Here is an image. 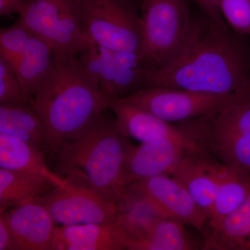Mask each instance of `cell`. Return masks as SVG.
<instances>
[{
  "label": "cell",
  "instance_id": "1",
  "mask_svg": "<svg viewBox=\"0 0 250 250\" xmlns=\"http://www.w3.org/2000/svg\"><path fill=\"white\" fill-rule=\"evenodd\" d=\"M250 85L249 62L243 47L227 27L207 16L192 19L183 45L166 65L150 70L146 88L226 95Z\"/></svg>",
  "mask_w": 250,
  "mask_h": 250
},
{
  "label": "cell",
  "instance_id": "2",
  "mask_svg": "<svg viewBox=\"0 0 250 250\" xmlns=\"http://www.w3.org/2000/svg\"><path fill=\"white\" fill-rule=\"evenodd\" d=\"M110 103L78 56L54 50L50 68L32 101L43 125L45 152L54 156L67 140L109 109Z\"/></svg>",
  "mask_w": 250,
  "mask_h": 250
},
{
  "label": "cell",
  "instance_id": "3",
  "mask_svg": "<svg viewBox=\"0 0 250 250\" xmlns=\"http://www.w3.org/2000/svg\"><path fill=\"white\" fill-rule=\"evenodd\" d=\"M107 111L67 140L54 156L56 169L70 183L117 203L125 189L123 170L133 144Z\"/></svg>",
  "mask_w": 250,
  "mask_h": 250
},
{
  "label": "cell",
  "instance_id": "4",
  "mask_svg": "<svg viewBox=\"0 0 250 250\" xmlns=\"http://www.w3.org/2000/svg\"><path fill=\"white\" fill-rule=\"evenodd\" d=\"M176 125L202 151L220 164L250 174V85L228 106Z\"/></svg>",
  "mask_w": 250,
  "mask_h": 250
},
{
  "label": "cell",
  "instance_id": "5",
  "mask_svg": "<svg viewBox=\"0 0 250 250\" xmlns=\"http://www.w3.org/2000/svg\"><path fill=\"white\" fill-rule=\"evenodd\" d=\"M85 36L113 52L141 54V17L131 0H75Z\"/></svg>",
  "mask_w": 250,
  "mask_h": 250
},
{
  "label": "cell",
  "instance_id": "6",
  "mask_svg": "<svg viewBox=\"0 0 250 250\" xmlns=\"http://www.w3.org/2000/svg\"><path fill=\"white\" fill-rule=\"evenodd\" d=\"M141 59L152 69L173 58L187 39L192 19L187 0H141Z\"/></svg>",
  "mask_w": 250,
  "mask_h": 250
},
{
  "label": "cell",
  "instance_id": "7",
  "mask_svg": "<svg viewBox=\"0 0 250 250\" xmlns=\"http://www.w3.org/2000/svg\"><path fill=\"white\" fill-rule=\"evenodd\" d=\"M78 57L111 102L123 100L146 88L148 75L152 70L137 54L113 52L92 41Z\"/></svg>",
  "mask_w": 250,
  "mask_h": 250
},
{
  "label": "cell",
  "instance_id": "8",
  "mask_svg": "<svg viewBox=\"0 0 250 250\" xmlns=\"http://www.w3.org/2000/svg\"><path fill=\"white\" fill-rule=\"evenodd\" d=\"M242 90L220 95L152 87L143 88L120 100L150 112L164 121L176 124L210 114L228 106L236 100Z\"/></svg>",
  "mask_w": 250,
  "mask_h": 250
},
{
  "label": "cell",
  "instance_id": "9",
  "mask_svg": "<svg viewBox=\"0 0 250 250\" xmlns=\"http://www.w3.org/2000/svg\"><path fill=\"white\" fill-rule=\"evenodd\" d=\"M35 201L49 210L61 225L116 223L118 204L91 189L70 184L56 187Z\"/></svg>",
  "mask_w": 250,
  "mask_h": 250
},
{
  "label": "cell",
  "instance_id": "10",
  "mask_svg": "<svg viewBox=\"0 0 250 250\" xmlns=\"http://www.w3.org/2000/svg\"><path fill=\"white\" fill-rule=\"evenodd\" d=\"M147 198L163 218L203 229L207 217L182 184L168 174L140 179L127 186Z\"/></svg>",
  "mask_w": 250,
  "mask_h": 250
},
{
  "label": "cell",
  "instance_id": "11",
  "mask_svg": "<svg viewBox=\"0 0 250 250\" xmlns=\"http://www.w3.org/2000/svg\"><path fill=\"white\" fill-rule=\"evenodd\" d=\"M193 149H200L192 141L174 139L132 145L123 170L125 188L140 179L170 174L179 161Z\"/></svg>",
  "mask_w": 250,
  "mask_h": 250
},
{
  "label": "cell",
  "instance_id": "12",
  "mask_svg": "<svg viewBox=\"0 0 250 250\" xmlns=\"http://www.w3.org/2000/svg\"><path fill=\"white\" fill-rule=\"evenodd\" d=\"M225 165L193 149L179 161L168 175L182 184L197 205L208 216L223 177Z\"/></svg>",
  "mask_w": 250,
  "mask_h": 250
},
{
  "label": "cell",
  "instance_id": "13",
  "mask_svg": "<svg viewBox=\"0 0 250 250\" xmlns=\"http://www.w3.org/2000/svg\"><path fill=\"white\" fill-rule=\"evenodd\" d=\"M134 242L116 223L62 225L54 231L52 250H129Z\"/></svg>",
  "mask_w": 250,
  "mask_h": 250
},
{
  "label": "cell",
  "instance_id": "14",
  "mask_svg": "<svg viewBox=\"0 0 250 250\" xmlns=\"http://www.w3.org/2000/svg\"><path fill=\"white\" fill-rule=\"evenodd\" d=\"M0 215L12 232L18 250H52L58 223L42 204L29 202L9 208Z\"/></svg>",
  "mask_w": 250,
  "mask_h": 250
},
{
  "label": "cell",
  "instance_id": "15",
  "mask_svg": "<svg viewBox=\"0 0 250 250\" xmlns=\"http://www.w3.org/2000/svg\"><path fill=\"white\" fill-rule=\"evenodd\" d=\"M109 109L116 116L125 136L141 143L165 139L190 141L177 125L164 121L131 104L114 100L110 103Z\"/></svg>",
  "mask_w": 250,
  "mask_h": 250
},
{
  "label": "cell",
  "instance_id": "16",
  "mask_svg": "<svg viewBox=\"0 0 250 250\" xmlns=\"http://www.w3.org/2000/svg\"><path fill=\"white\" fill-rule=\"evenodd\" d=\"M45 154L17 137L0 134V168L36 174L49 179L57 187H69L71 183L67 179L49 168Z\"/></svg>",
  "mask_w": 250,
  "mask_h": 250
},
{
  "label": "cell",
  "instance_id": "17",
  "mask_svg": "<svg viewBox=\"0 0 250 250\" xmlns=\"http://www.w3.org/2000/svg\"><path fill=\"white\" fill-rule=\"evenodd\" d=\"M250 196L249 172L239 167L225 165L214 202L203 229L215 226L228 218L236 211Z\"/></svg>",
  "mask_w": 250,
  "mask_h": 250
},
{
  "label": "cell",
  "instance_id": "18",
  "mask_svg": "<svg viewBox=\"0 0 250 250\" xmlns=\"http://www.w3.org/2000/svg\"><path fill=\"white\" fill-rule=\"evenodd\" d=\"M205 250H250V196L236 211L203 229Z\"/></svg>",
  "mask_w": 250,
  "mask_h": 250
},
{
  "label": "cell",
  "instance_id": "19",
  "mask_svg": "<svg viewBox=\"0 0 250 250\" xmlns=\"http://www.w3.org/2000/svg\"><path fill=\"white\" fill-rule=\"evenodd\" d=\"M0 134L17 137L45 152L43 125L31 102L0 104Z\"/></svg>",
  "mask_w": 250,
  "mask_h": 250
},
{
  "label": "cell",
  "instance_id": "20",
  "mask_svg": "<svg viewBox=\"0 0 250 250\" xmlns=\"http://www.w3.org/2000/svg\"><path fill=\"white\" fill-rule=\"evenodd\" d=\"M56 187L41 176L0 168V213L34 202Z\"/></svg>",
  "mask_w": 250,
  "mask_h": 250
},
{
  "label": "cell",
  "instance_id": "21",
  "mask_svg": "<svg viewBox=\"0 0 250 250\" xmlns=\"http://www.w3.org/2000/svg\"><path fill=\"white\" fill-rule=\"evenodd\" d=\"M54 52L43 38L34 35L15 69L24 98L31 103L50 68Z\"/></svg>",
  "mask_w": 250,
  "mask_h": 250
},
{
  "label": "cell",
  "instance_id": "22",
  "mask_svg": "<svg viewBox=\"0 0 250 250\" xmlns=\"http://www.w3.org/2000/svg\"><path fill=\"white\" fill-rule=\"evenodd\" d=\"M195 242L185 225L170 219L161 218L153 224L146 236L134 242L129 250H194Z\"/></svg>",
  "mask_w": 250,
  "mask_h": 250
},
{
  "label": "cell",
  "instance_id": "23",
  "mask_svg": "<svg viewBox=\"0 0 250 250\" xmlns=\"http://www.w3.org/2000/svg\"><path fill=\"white\" fill-rule=\"evenodd\" d=\"M75 0H26L19 21L34 35L42 36L71 11Z\"/></svg>",
  "mask_w": 250,
  "mask_h": 250
},
{
  "label": "cell",
  "instance_id": "24",
  "mask_svg": "<svg viewBox=\"0 0 250 250\" xmlns=\"http://www.w3.org/2000/svg\"><path fill=\"white\" fill-rule=\"evenodd\" d=\"M34 36L19 20L0 30V58L4 59L14 71Z\"/></svg>",
  "mask_w": 250,
  "mask_h": 250
},
{
  "label": "cell",
  "instance_id": "25",
  "mask_svg": "<svg viewBox=\"0 0 250 250\" xmlns=\"http://www.w3.org/2000/svg\"><path fill=\"white\" fill-rule=\"evenodd\" d=\"M224 21L241 34H250V0H219Z\"/></svg>",
  "mask_w": 250,
  "mask_h": 250
},
{
  "label": "cell",
  "instance_id": "26",
  "mask_svg": "<svg viewBox=\"0 0 250 250\" xmlns=\"http://www.w3.org/2000/svg\"><path fill=\"white\" fill-rule=\"evenodd\" d=\"M24 101L29 102L24 98L16 72L4 59L0 58V104Z\"/></svg>",
  "mask_w": 250,
  "mask_h": 250
},
{
  "label": "cell",
  "instance_id": "27",
  "mask_svg": "<svg viewBox=\"0 0 250 250\" xmlns=\"http://www.w3.org/2000/svg\"><path fill=\"white\" fill-rule=\"evenodd\" d=\"M204 11L207 16L214 21L218 25L227 27L223 16L218 9L219 0H193Z\"/></svg>",
  "mask_w": 250,
  "mask_h": 250
},
{
  "label": "cell",
  "instance_id": "28",
  "mask_svg": "<svg viewBox=\"0 0 250 250\" xmlns=\"http://www.w3.org/2000/svg\"><path fill=\"white\" fill-rule=\"evenodd\" d=\"M0 250H18L12 232L1 215H0Z\"/></svg>",
  "mask_w": 250,
  "mask_h": 250
},
{
  "label": "cell",
  "instance_id": "29",
  "mask_svg": "<svg viewBox=\"0 0 250 250\" xmlns=\"http://www.w3.org/2000/svg\"><path fill=\"white\" fill-rule=\"evenodd\" d=\"M26 0H0V16H10L19 14Z\"/></svg>",
  "mask_w": 250,
  "mask_h": 250
},
{
  "label": "cell",
  "instance_id": "30",
  "mask_svg": "<svg viewBox=\"0 0 250 250\" xmlns=\"http://www.w3.org/2000/svg\"><path fill=\"white\" fill-rule=\"evenodd\" d=\"M131 1H139V2H141V0H131Z\"/></svg>",
  "mask_w": 250,
  "mask_h": 250
}]
</instances>
